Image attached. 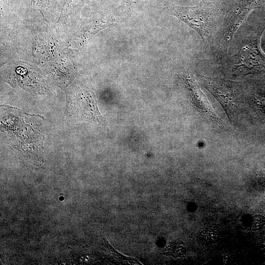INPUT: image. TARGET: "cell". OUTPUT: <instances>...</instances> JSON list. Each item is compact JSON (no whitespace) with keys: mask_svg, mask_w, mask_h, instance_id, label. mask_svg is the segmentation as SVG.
I'll return each mask as SVG.
<instances>
[{"mask_svg":"<svg viewBox=\"0 0 265 265\" xmlns=\"http://www.w3.org/2000/svg\"><path fill=\"white\" fill-rule=\"evenodd\" d=\"M265 29L257 28L241 40L235 53L221 60L228 73L239 78L265 72V54L260 46Z\"/></svg>","mask_w":265,"mask_h":265,"instance_id":"1","label":"cell"},{"mask_svg":"<svg viewBox=\"0 0 265 265\" xmlns=\"http://www.w3.org/2000/svg\"><path fill=\"white\" fill-rule=\"evenodd\" d=\"M171 13L194 29L205 45L212 42L215 25L213 8L209 3L203 2L192 7L171 6Z\"/></svg>","mask_w":265,"mask_h":265,"instance_id":"2","label":"cell"},{"mask_svg":"<svg viewBox=\"0 0 265 265\" xmlns=\"http://www.w3.org/2000/svg\"><path fill=\"white\" fill-rule=\"evenodd\" d=\"M265 0H240L228 12L222 24L216 47V55L219 60L226 55L236 32L249 14L259 8Z\"/></svg>","mask_w":265,"mask_h":265,"instance_id":"3","label":"cell"},{"mask_svg":"<svg viewBox=\"0 0 265 265\" xmlns=\"http://www.w3.org/2000/svg\"><path fill=\"white\" fill-rule=\"evenodd\" d=\"M203 86L219 101L230 121H237L241 97L238 83L228 80L203 76Z\"/></svg>","mask_w":265,"mask_h":265,"instance_id":"4","label":"cell"},{"mask_svg":"<svg viewBox=\"0 0 265 265\" xmlns=\"http://www.w3.org/2000/svg\"><path fill=\"white\" fill-rule=\"evenodd\" d=\"M73 117L83 121H101V114L94 94L89 90L77 87L68 92L66 111Z\"/></svg>","mask_w":265,"mask_h":265,"instance_id":"5","label":"cell"},{"mask_svg":"<svg viewBox=\"0 0 265 265\" xmlns=\"http://www.w3.org/2000/svg\"><path fill=\"white\" fill-rule=\"evenodd\" d=\"M183 80L187 91L196 107L209 116L215 122L220 124V120L214 113L206 97L198 86L193 77L186 73L184 76Z\"/></svg>","mask_w":265,"mask_h":265,"instance_id":"6","label":"cell"},{"mask_svg":"<svg viewBox=\"0 0 265 265\" xmlns=\"http://www.w3.org/2000/svg\"><path fill=\"white\" fill-rule=\"evenodd\" d=\"M166 254L174 257H181L186 253V248L183 244L180 242H173L169 245L164 250Z\"/></svg>","mask_w":265,"mask_h":265,"instance_id":"7","label":"cell"},{"mask_svg":"<svg viewBox=\"0 0 265 265\" xmlns=\"http://www.w3.org/2000/svg\"><path fill=\"white\" fill-rule=\"evenodd\" d=\"M103 240L106 243V245L107 247H108L109 250L110 251L111 253L115 256V257L121 261H123L125 263H129L130 264H136L139 265L141 264L139 261L135 259H132L129 257L125 256L121 253L118 252L117 251H115L113 248L110 245L108 241L106 240V238L104 237Z\"/></svg>","mask_w":265,"mask_h":265,"instance_id":"8","label":"cell"},{"mask_svg":"<svg viewBox=\"0 0 265 265\" xmlns=\"http://www.w3.org/2000/svg\"><path fill=\"white\" fill-rule=\"evenodd\" d=\"M265 224V216L261 214L252 216L251 222V229L253 231L261 229Z\"/></svg>","mask_w":265,"mask_h":265,"instance_id":"9","label":"cell"},{"mask_svg":"<svg viewBox=\"0 0 265 265\" xmlns=\"http://www.w3.org/2000/svg\"><path fill=\"white\" fill-rule=\"evenodd\" d=\"M200 239L205 243H211L216 239V236L211 231H203L200 235Z\"/></svg>","mask_w":265,"mask_h":265,"instance_id":"10","label":"cell"},{"mask_svg":"<svg viewBox=\"0 0 265 265\" xmlns=\"http://www.w3.org/2000/svg\"><path fill=\"white\" fill-rule=\"evenodd\" d=\"M254 104L262 116L265 119V100L256 99Z\"/></svg>","mask_w":265,"mask_h":265,"instance_id":"11","label":"cell"},{"mask_svg":"<svg viewBox=\"0 0 265 265\" xmlns=\"http://www.w3.org/2000/svg\"><path fill=\"white\" fill-rule=\"evenodd\" d=\"M63 199H64V197L63 196H61V197H59V200L60 201H63Z\"/></svg>","mask_w":265,"mask_h":265,"instance_id":"12","label":"cell"}]
</instances>
